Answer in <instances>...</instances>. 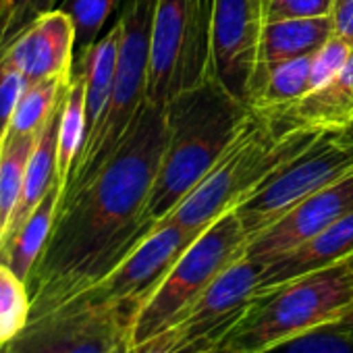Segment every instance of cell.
<instances>
[{
  "instance_id": "4316f807",
  "label": "cell",
  "mask_w": 353,
  "mask_h": 353,
  "mask_svg": "<svg viewBox=\"0 0 353 353\" xmlns=\"http://www.w3.org/2000/svg\"><path fill=\"white\" fill-rule=\"evenodd\" d=\"M262 353H353V332L334 320L272 345Z\"/></svg>"
},
{
  "instance_id": "52a82bcc",
  "label": "cell",
  "mask_w": 353,
  "mask_h": 353,
  "mask_svg": "<svg viewBox=\"0 0 353 353\" xmlns=\"http://www.w3.org/2000/svg\"><path fill=\"white\" fill-rule=\"evenodd\" d=\"M212 0H154L148 102L172 98L208 79Z\"/></svg>"
},
{
  "instance_id": "7c38bea8",
  "label": "cell",
  "mask_w": 353,
  "mask_h": 353,
  "mask_svg": "<svg viewBox=\"0 0 353 353\" xmlns=\"http://www.w3.org/2000/svg\"><path fill=\"white\" fill-rule=\"evenodd\" d=\"M135 312L123 305L71 301L26 326L44 353H117L129 345Z\"/></svg>"
},
{
  "instance_id": "74e56055",
  "label": "cell",
  "mask_w": 353,
  "mask_h": 353,
  "mask_svg": "<svg viewBox=\"0 0 353 353\" xmlns=\"http://www.w3.org/2000/svg\"><path fill=\"white\" fill-rule=\"evenodd\" d=\"M347 264H349V268H351V274H353V258H349V260H347Z\"/></svg>"
},
{
  "instance_id": "e0dca14e",
  "label": "cell",
  "mask_w": 353,
  "mask_h": 353,
  "mask_svg": "<svg viewBox=\"0 0 353 353\" xmlns=\"http://www.w3.org/2000/svg\"><path fill=\"white\" fill-rule=\"evenodd\" d=\"M119 42H121V21L117 19L114 26L104 36H100L90 48L77 54L75 69H79L85 79V127H88L85 141L96 133L106 112L112 92V81H114Z\"/></svg>"
},
{
  "instance_id": "8fae6325",
  "label": "cell",
  "mask_w": 353,
  "mask_h": 353,
  "mask_svg": "<svg viewBox=\"0 0 353 353\" xmlns=\"http://www.w3.org/2000/svg\"><path fill=\"white\" fill-rule=\"evenodd\" d=\"M264 9L258 0H212L208 77L248 106Z\"/></svg>"
},
{
  "instance_id": "ab89813d",
  "label": "cell",
  "mask_w": 353,
  "mask_h": 353,
  "mask_svg": "<svg viewBox=\"0 0 353 353\" xmlns=\"http://www.w3.org/2000/svg\"><path fill=\"white\" fill-rule=\"evenodd\" d=\"M3 139H5V137H3ZM3 139H0V143H3Z\"/></svg>"
},
{
  "instance_id": "f1b7e54d",
  "label": "cell",
  "mask_w": 353,
  "mask_h": 353,
  "mask_svg": "<svg viewBox=\"0 0 353 353\" xmlns=\"http://www.w3.org/2000/svg\"><path fill=\"white\" fill-rule=\"evenodd\" d=\"M353 50V44L347 40L332 36L320 50L312 54V90L326 83L332 75L341 71V67L347 63L349 54Z\"/></svg>"
},
{
  "instance_id": "30bf717a",
  "label": "cell",
  "mask_w": 353,
  "mask_h": 353,
  "mask_svg": "<svg viewBox=\"0 0 353 353\" xmlns=\"http://www.w3.org/2000/svg\"><path fill=\"white\" fill-rule=\"evenodd\" d=\"M198 235L170 221L158 223L110 274L75 301L110 303L137 312Z\"/></svg>"
},
{
  "instance_id": "603a6c76",
  "label": "cell",
  "mask_w": 353,
  "mask_h": 353,
  "mask_svg": "<svg viewBox=\"0 0 353 353\" xmlns=\"http://www.w3.org/2000/svg\"><path fill=\"white\" fill-rule=\"evenodd\" d=\"M71 77H50L28 83L9 125L7 135H40L65 98Z\"/></svg>"
},
{
  "instance_id": "9c48e42d",
  "label": "cell",
  "mask_w": 353,
  "mask_h": 353,
  "mask_svg": "<svg viewBox=\"0 0 353 353\" xmlns=\"http://www.w3.org/2000/svg\"><path fill=\"white\" fill-rule=\"evenodd\" d=\"M264 264L245 254L221 272L174 326L166 328L183 353H206L239 322L260 289Z\"/></svg>"
},
{
  "instance_id": "83f0119b",
  "label": "cell",
  "mask_w": 353,
  "mask_h": 353,
  "mask_svg": "<svg viewBox=\"0 0 353 353\" xmlns=\"http://www.w3.org/2000/svg\"><path fill=\"white\" fill-rule=\"evenodd\" d=\"M61 0H5L0 7V54L38 17L59 7Z\"/></svg>"
},
{
  "instance_id": "5bb4252c",
  "label": "cell",
  "mask_w": 353,
  "mask_h": 353,
  "mask_svg": "<svg viewBox=\"0 0 353 353\" xmlns=\"http://www.w3.org/2000/svg\"><path fill=\"white\" fill-rule=\"evenodd\" d=\"M75 52V26L71 17L61 9H52L38 17L0 54V69L21 73L28 83L73 77Z\"/></svg>"
},
{
  "instance_id": "d6a6232c",
  "label": "cell",
  "mask_w": 353,
  "mask_h": 353,
  "mask_svg": "<svg viewBox=\"0 0 353 353\" xmlns=\"http://www.w3.org/2000/svg\"><path fill=\"white\" fill-rule=\"evenodd\" d=\"M0 353H44V351L36 345V341L30 334L21 332L7 345H0Z\"/></svg>"
},
{
  "instance_id": "9a60e30c",
  "label": "cell",
  "mask_w": 353,
  "mask_h": 353,
  "mask_svg": "<svg viewBox=\"0 0 353 353\" xmlns=\"http://www.w3.org/2000/svg\"><path fill=\"white\" fill-rule=\"evenodd\" d=\"M287 127L343 133L353 129V50L336 75L297 102L264 112Z\"/></svg>"
},
{
  "instance_id": "1f68e13d",
  "label": "cell",
  "mask_w": 353,
  "mask_h": 353,
  "mask_svg": "<svg viewBox=\"0 0 353 353\" xmlns=\"http://www.w3.org/2000/svg\"><path fill=\"white\" fill-rule=\"evenodd\" d=\"M330 21L334 36L353 44V0H332Z\"/></svg>"
},
{
  "instance_id": "4dcf8cb0",
  "label": "cell",
  "mask_w": 353,
  "mask_h": 353,
  "mask_svg": "<svg viewBox=\"0 0 353 353\" xmlns=\"http://www.w3.org/2000/svg\"><path fill=\"white\" fill-rule=\"evenodd\" d=\"M28 88V81L21 73L11 69H0V139L9 131L13 112Z\"/></svg>"
},
{
  "instance_id": "484cf974",
  "label": "cell",
  "mask_w": 353,
  "mask_h": 353,
  "mask_svg": "<svg viewBox=\"0 0 353 353\" xmlns=\"http://www.w3.org/2000/svg\"><path fill=\"white\" fill-rule=\"evenodd\" d=\"M123 0H61L59 7L75 26V54L90 48L102 34L106 21L121 7Z\"/></svg>"
},
{
  "instance_id": "e575fe53",
  "label": "cell",
  "mask_w": 353,
  "mask_h": 353,
  "mask_svg": "<svg viewBox=\"0 0 353 353\" xmlns=\"http://www.w3.org/2000/svg\"><path fill=\"white\" fill-rule=\"evenodd\" d=\"M117 353H131V345H125L121 351H117Z\"/></svg>"
},
{
  "instance_id": "44dd1931",
  "label": "cell",
  "mask_w": 353,
  "mask_h": 353,
  "mask_svg": "<svg viewBox=\"0 0 353 353\" xmlns=\"http://www.w3.org/2000/svg\"><path fill=\"white\" fill-rule=\"evenodd\" d=\"M334 36L330 17L264 21L258 44V65L310 57Z\"/></svg>"
},
{
  "instance_id": "6da1fadb",
  "label": "cell",
  "mask_w": 353,
  "mask_h": 353,
  "mask_svg": "<svg viewBox=\"0 0 353 353\" xmlns=\"http://www.w3.org/2000/svg\"><path fill=\"white\" fill-rule=\"evenodd\" d=\"M164 137V106L145 102L117 150L83 185L63 196L50 237L26 281L30 322L98 285L156 227L148 204Z\"/></svg>"
},
{
  "instance_id": "836d02e7",
  "label": "cell",
  "mask_w": 353,
  "mask_h": 353,
  "mask_svg": "<svg viewBox=\"0 0 353 353\" xmlns=\"http://www.w3.org/2000/svg\"><path fill=\"white\" fill-rule=\"evenodd\" d=\"M336 322H339L343 328H347V330H351V332H353V307H349V310H347V312H345Z\"/></svg>"
},
{
  "instance_id": "2e32d148",
  "label": "cell",
  "mask_w": 353,
  "mask_h": 353,
  "mask_svg": "<svg viewBox=\"0 0 353 353\" xmlns=\"http://www.w3.org/2000/svg\"><path fill=\"white\" fill-rule=\"evenodd\" d=\"M349 258H353V210L303 245L264 264L258 291L341 264Z\"/></svg>"
},
{
  "instance_id": "7402d4cb",
  "label": "cell",
  "mask_w": 353,
  "mask_h": 353,
  "mask_svg": "<svg viewBox=\"0 0 353 353\" xmlns=\"http://www.w3.org/2000/svg\"><path fill=\"white\" fill-rule=\"evenodd\" d=\"M85 129V79L79 69H73V77L63 98L57 148V172L65 190L73 172L75 160L83 148Z\"/></svg>"
},
{
  "instance_id": "ba28073f",
  "label": "cell",
  "mask_w": 353,
  "mask_h": 353,
  "mask_svg": "<svg viewBox=\"0 0 353 353\" xmlns=\"http://www.w3.org/2000/svg\"><path fill=\"white\" fill-rule=\"evenodd\" d=\"M353 172V131L326 133L301 156L283 166L274 176L235 212L248 239L274 225L293 206L322 188Z\"/></svg>"
},
{
  "instance_id": "5b68a950",
  "label": "cell",
  "mask_w": 353,
  "mask_h": 353,
  "mask_svg": "<svg viewBox=\"0 0 353 353\" xmlns=\"http://www.w3.org/2000/svg\"><path fill=\"white\" fill-rule=\"evenodd\" d=\"M248 241L235 210L208 225L135 312L129 345L137 347L179 322L214 279L245 254Z\"/></svg>"
},
{
  "instance_id": "7a4b0ae2",
  "label": "cell",
  "mask_w": 353,
  "mask_h": 353,
  "mask_svg": "<svg viewBox=\"0 0 353 353\" xmlns=\"http://www.w3.org/2000/svg\"><path fill=\"white\" fill-rule=\"evenodd\" d=\"M248 112L243 102L210 77L164 106V150L148 204V219L154 225L162 223L210 172Z\"/></svg>"
},
{
  "instance_id": "d4e9b609",
  "label": "cell",
  "mask_w": 353,
  "mask_h": 353,
  "mask_svg": "<svg viewBox=\"0 0 353 353\" xmlns=\"http://www.w3.org/2000/svg\"><path fill=\"white\" fill-rule=\"evenodd\" d=\"M32 318L28 283L0 262V345L19 336Z\"/></svg>"
},
{
  "instance_id": "d6986e66",
  "label": "cell",
  "mask_w": 353,
  "mask_h": 353,
  "mask_svg": "<svg viewBox=\"0 0 353 353\" xmlns=\"http://www.w3.org/2000/svg\"><path fill=\"white\" fill-rule=\"evenodd\" d=\"M63 196L65 188L61 181H57L52 190L42 198V202L34 208V212L21 223V227L13 231L0 245V262L7 264L23 281H28V276L32 274V268L50 237Z\"/></svg>"
},
{
  "instance_id": "d590c367",
  "label": "cell",
  "mask_w": 353,
  "mask_h": 353,
  "mask_svg": "<svg viewBox=\"0 0 353 353\" xmlns=\"http://www.w3.org/2000/svg\"><path fill=\"white\" fill-rule=\"evenodd\" d=\"M3 239H5V229L0 227V245H3Z\"/></svg>"
},
{
  "instance_id": "4fadbf2b",
  "label": "cell",
  "mask_w": 353,
  "mask_h": 353,
  "mask_svg": "<svg viewBox=\"0 0 353 353\" xmlns=\"http://www.w3.org/2000/svg\"><path fill=\"white\" fill-rule=\"evenodd\" d=\"M353 210V172L322 188L293 206L274 225L248 241L245 256L268 264L270 260L303 245L332 223Z\"/></svg>"
},
{
  "instance_id": "ac0fdd59",
  "label": "cell",
  "mask_w": 353,
  "mask_h": 353,
  "mask_svg": "<svg viewBox=\"0 0 353 353\" xmlns=\"http://www.w3.org/2000/svg\"><path fill=\"white\" fill-rule=\"evenodd\" d=\"M312 92V54L276 63H260L250 83L248 108L270 112Z\"/></svg>"
},
{
  "instance_id": "277c9868",
  "label": "cell",
  "mask_w": 353,
  "mask_h": 353,
  "mask_svg": "<svg viewBox=\"0 0 353 353\" xmlns=\"http://www.w3.org/2000/svg\"><path fill=\"white\" fill-rule=\"evenodd\" d=\"M353 307V274L345 262L258 291L212 353H262Z\"/></svg>"
},
{
  "instance_id": "8d00e7d4",
  "label": "cell",
  "mask_w": 353,
  "mask_h": 353,
  "mask_svg": "<svg viewBox=\"0 0 353 353\" xmlns=\"http://www.w3.org/2000/svg\"><path fill=\"white\" fill-rule=\"evenodd\" d=\"M258 3H260V5H262V9L266 11V5H268V0H258Z\"/></svg>"
},
{
  "instance_id": "f35d334b",
  "label": "cell",
  "mask_w": 353,
  "mask_h": 353,
  "mask_svg": "<svg viewBox=\"0 0 353 353\" xmlns=\"http://www.w3.org/2000/svg\"><path fill=\"white\" fill-rule=\"evenodd\" d=\"M3 3H5V0H0V7H3Z\"/></svg>"
},
{
  "instance_id": "f546056e",
  "label": "cell",
  "mask_w": 353,
  "mask_h": 353,
  "mask_svg": "<svg viewBox=\"0 0 353 353\" xmlns=\"http://www.w3.org/2000/svg\"><path fill=\"white\" fill-rule=\"evenodd\" d=\"M332 0H268L264 21L330 17Z\"/></svg>"
},
{
  "instance_id": "ffe728a7",
  "label": "cell",
  "mask_w": 353,
  "mask_h": 353,
  "mask_svg": "<svg viewBox=\"0 0 353 353\" xmlns=\"http://www.w3.org/2000/svg\"><path fill=\"white\" fill-rule=\"evenodd\" d=\"M61 108L54 110L50 121L44 125V129L38 135L36 148L32 152V158L28 162L26 170V179L21 188L19 202L11 214V221L5 229V239L21 227V223L34 212V208L42 202V198L52 190V185L59 181V172H57V148H59V123H61ZM3 239V241H5Z\"/></svg>"
},
{
  "instance_id": "8992f818",
  "label": "cell",
  "mask_w": 353,
  "mask_h": 353,
  "mask_svg": "<svg viewBox=\"0 0 353 353\" xmlns=\"http://www.w3.org/2000/svg\"><path fill=\"white\" fill-rule=\"evenodd\" d=\"M154 0H123L119 13L121 42L110 100L96 133L83 143L65 194L83 185L117 150L148 102L150 30Z\"/></svg>"
},
{
  "instance_id": "60d3db41",
  "label": "cell",
  "mask_w": 353,
  "mask_h": 353,
  "mask_svg": "<svg viewBox=\"0 0 353 353\" xmlns=\"http://www.w3.org/2000/svg\"><path fill=\"white\" fill-rule=\"evenodd\" d=\"M351 131H353V129H351Z\"/></svg>"
},
{
  "instance_id": "cb8c5ba5",
  "label": "cell",
  "mask_w": 353,
  "mask_h": 353,
  "mask_svg": "<svg viewBox=\"0 0 353 353\" xmlns=\"http://www.w3.org/2000/svg\"><path fill=\"white\" fill-rule=\"evenodd\" d=\"M38 135H5L0 143V227L7 229L19 202Z\"/></svg>"
},
{
  "instance_id": "3957f363",
  "label": "cell",
  "mask_w": 353,
  "mask_h": 353,
  "mask_svg": "<svg viewBox=\"0 0 353 353\" xmlns=\"http://www.w3.org/2000/svg\"><path fill=\"white\" fill-rule=\"evenodd\" d=\"M322 131L287 127L250 108L237 135L210 172L164 221L202 233L225 212L254 196L283 166L312 148Z\"/></svg>"
}]
</instances>
